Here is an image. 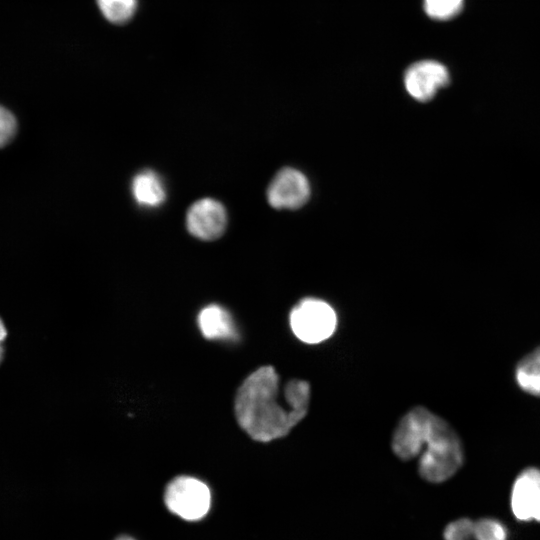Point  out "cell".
<instances>
[{"label":"cell","instance_id":"ba28073f","mask_svg":"<svg viewBox=\"0 0 540 540\" xmlns=\"http://www.w3.org/2000/svg\"><path fill=\"white\" fill-rule=\"evenodd\" d=\"M511 508L521 521L540 522V470L528 468L516 478L511 492Z\"/></svg>","mask_w":540,"mask_h":540},{"label":"cell","instance_id":"9a60e30c","mask_svg":"<svg viewBox=\"0 0 540 540\" xmlns=\"http://www.w3.org/2000/svg\"><path fill=\"white\" fill-rule=\"evenodd\" d=\"M17 120L13 113L0 105V148L8 145L16 136Z\"/></svg>","mask_w":540,"mask_h":540},{"label":"cell","instance_id":"4fadbf2b","mask_svg":"<svg viewBox=\"0 0 540 540\" xmlns=\"http://www.w3.org/2000/svg\"><path fill=\"white\" fill-rule=\"evenodd\" d=\"M105 18L114 24L126 23L134 14L136 0H97Z\"/></svg>","mask_w":540,"mask_h":540},{"label":"cell","instance_id":"277c9868","mask_svg":"<svg viewBox=\"0 0 540 540\" xmlns=\"http://www.w3.org/2000/svg\"><path fill=\"white\" fill-rule=\"evenodd\" d=\"M164 500L172 513L182 519L195 521L208 513L211 492L203 481L190 476H179L167 485Z\"/></svg>","mask_w":540,"mask_h":540},{"label":"cell","instance_id":"3957f363","mask_svg":"<svg viewBox=\"0 0 540 540\" xmlns=\"http://www.w3.org/2000/svg\"><path fill=\"white\" fill-rule=\"evenodd\" d=\"M289 323L293 334L302 342L317 344L335 331L337 317L325 301L315 298L301 300L290 312Z\"/></svg>","mask_w":540,"mask_h":540},{"label":"cell","instance_id":"9c48e42d","mask_svg":"<svg viewBox=\"0 0 540 540\" xmlns=\"http://www.w3.org/2000/svg\"><path fill=\"white\" fill-rule=\"evenodd\" d=\"M444 540H506L503 524L495 519L471 520L461 518L449 523L444 530Z\"/></svg>","mask_w":540,"mask_h":540},{"label":"cell","instance_id":"30bf717a","mask_svg":"<svg viewBox=\"0 0 540 540\" xmlns=\"http://www.w3.org/2000/svg\"><path fill=\"white\" fill-rule=\"evenodd\" d=\"M197 323L202 335L209 340H236L238 333L230 313L222 306L210 304L198 314Z\"/></svg>","mask_w":540,"mask_h":540},{"label":"cell","instance_id":"e0dca14e","mask_svg":"<svg viewBox=\"0 0 540 540\" xmlns=\"http://www.w3.org/2000/svg\"><path fill=\"white\" fill-rule=\"evenodd\" d=\"M4 359V346L3 342L0 341V364L2 363Z\"/></svg>","mask_w":540,"mask_h":540},{"label":"cell","instance_id":"8992f818","mask_svg":"<svg viewBox=\"0 0 540 540\" xmlns=\"http://www.w3.org/2000/svg\"><path fill=\"white\" fill-rule=\"evenodd\" d=\"M310 195L304 174L294 168L280 170L267 190L269 204L276 209H296L303 206Z\"/></svg>","mask_w":540,"mask_h":540},{"label":"cell","instance_id":"7c38bea8","mask_svg":"<svg viewBox=\"0 0 540 540\" xmlns=\"http://www.w3.org/2000/svg\"><path fill=\"white\" fill-rule=\"evenodd\" d=\"M516 380L524 391L540 396V347L518 363Z\"/></svg>","mask_w":540,"mask_h":540},{"label":"cell","instance_id":"2e32d148","mask_svg":"<svg viewBox=\"0 0 540 540\" xmlns=\"http://www.w3.org/2000/svg\"><path fill=\"white\" fill-rule=\"evenodd\" d=\"M6 336H7V330H6V327L2 318L0 317V341L4 342Z\"/></svg>","mask_w":540,"mask_h":540},{"label":"cell","instance_id":"7a4b0ae2","mask_svg":"<svg viewBox=\"0 0 540 540\" xmlns=\"http://www.w3.org/2000/svg\"><path fill=\"white\" fill-rule=\"evenodd\" d=\"M279 394L280 380L272 366L258 368L238 388L236 419L253 440L269 442L284 437L306 416L310 397L283 405Z\"/></svg>","mask_w":540,"mask_h":540},{"label":"cell","instance_id":"6da1fadb","mask_svg":"<svg viewBox=\"0 0 540 540\" xmlns=\"http://www.w3.org/2000/svg\"><path fill=\"white\" fill-rule=\"evenodd\" d=\"M391 446L402 460L419 457V474L432 483L448 480L463 463L458 435L445 420L424 407H415L400 419Z\"/></svg>","mask_w":540,"mask_h":540},{"label":"cell","instance_id":"52a82bcc","mask_svg":"<svg viewBox=\"0 0 540 540\" xmlns=\"http://www.w3.org/2000/svg\"><path fill=\"white\" fill-rule=\"evenodd\" d=\"M186 226L189 233L200 240H215L227 226L225 207L212 198L200 199L188 209Z\"/></svg>","mask_w":540,"mask_h":540},{"label":"cell","instance_id":"5b68a950","mask_svg":"<svg viewBox=\"0 0 540 540\" xmlns=\"http://www.w3.org/2000/svg\"><path fill=\"white\" fill-rule=\"evenodd\" d=\"M450 83L447 67L435 60H421L411 64L404 74V85L409 95L419 102L430 101Z\"/></svg>","mask_w":540,"mask_h":540},{"label":"cell","instance_id":"ac0fdd59","mask_svg":"<svg viewBox=\"0 0 540 540\" xmlns=\"http://www.w3.org/2000/svg\"><path fill=\"white\" fill-rule=\"evenodd\" d=\"M116 540H134V539L131 538V537H128V536H121V537L117 538Z\"/></svg>","mask_w":540,"mask_h":540},{"label":"cell","instance_id":"8fae6325","mask_svg":"<svg viewBox=\"0 0 540 540\" xmlns=\"http://www.w3.org/2000/svg\"><path fill=\"white\" fill-rule=\"evenodd\" d=\"M131 191L134 200L144 208L159 207L166 199V190L161 177L150 169L135 175Z\"/></svg>","mask_w":540,"mask_h":540},{"label":"cell","instance_id":"5bb4252c","mask_svg":"<svg viewBox=\"0 0 540 540\" xmlns=\"http://www.w3.org/2000/svg\"><path fill=\"white\" fill-rule=\"evenodd\" d=\"M464 5V0H423L426 14L437 21H448L458 16Z\"/></svg>","mask_w":540,"mask_h":540}]
</instances>
